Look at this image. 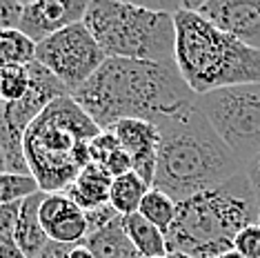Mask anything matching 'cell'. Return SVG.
<instances>
[{"instance_id":"d6a6232c","label":"cell","mask_w":260,"mask_h":258,"mask_svg":"<svg viewBox=\"0 0 260 258\" xmlns=\"http://www.w3.org/2000/svg\"><path fill=\"white\" fill-rule=\"evenodd\" d=\"M169 258H191V256H187V254H180V251H171Z\"/></svg>"},{"instance_id":"d6986e66","label":"cell","mask_w":260,"mask_h":258,"mask_svg":"<svg viewBox=\"0 0 260 258\" xmlns=\"http://www.w3.org/2000/svg\"><path fill=\"white\" fill-rule=\"evenodd\" d=\"M36 60V43L27 38L20 29L0 31V69L3 67H27Z\"/></svg>"},{"instance_id":"2e32d148","label":"cell","mask_w":260,"mask_h":258,"mask_svg":"<svg viewBox=\"0 0 260 258\" xmlns=\"http://www.w3.org/2000/svg\"><path fill=\"white\" fill-rule=\"evenodd\" d=\"M89 156H91L93 165L103 167L111 178H118V176L134 172L132 156L120 147L114 132H100L89 143Z\"/></svg>"},{"instance_id":"ac0fdd59","label":"cell","mask_w":260,"mask_h":258,"mask_svg":"<svg viewBox=\"0 0 260 258\" xmlns=\"http://www.w3.org/2000/svg\"><path fill=\"white\" fill-rule=\"evenodd\" d=\"M151 187L145 183L136 172H129L125 176H118L111 183V194H109V205L116 209L118 216H132L138 214L140 203L147 196Z\"/></svg>"},{"instance_id":"44dd1931","label":"cell","mask_w":260,"mask_h":258,"mask_svg":"<svg viewBox=\"0 0 260 258\" xmlns=\"http://www.w3.org/2000/svg\"><path fill=\"white\" fill-rule=\"evenodd\" d=\"M38 191H40V187L36 180H34V176L11 174V172L0 174V207H3V205L22 203Z\"/></svg>"},{"instance_id":"ffe728a7","label":"cell","mask_w":260,"mask_h":258,"mask_svg":"<svg viewBox=\"0 0 260 258\" xmlns=\"http://www.w3.org/2000/svg\"><path fill=\"white\" fill-rule=\"evenodd\" d=\"M176 212H178V203H176L174 198H169L167 194L153 189V187L147 191V196L143 198L140 209H138V214L143 216L145 220H149L151 225H156L158 230L165 232V234H167L169 227L174 225Z\"/></svg>"},{"instance_id":"9c48e42d","label":"cell","mask_w":260,"mask_h":258,"mask_svg":"<svg viewBox=\"0 0 260 258\" xmlns=\"http://www.w3.org/2000/svg\"><path fill=\"white\" fill-rule=\"evenodd\" d=\"M180 7L251 49H260V0H187Z\"/></svg>"},{"instance_id":"3957f363","label":"cell","mask_w":260,"mask_h":258,"mask_svg":"<svg viewBox=\"0 0 260 258\" xmlns=\"http://www.w3.org/2000/svg\"><path fill=\"white\" fill-rule=\"evenodd\" d=\"M103 132L72 96L56 98L22 138L29 174L45 194H62L91 163L89 143Z\"/></svg>"},{"instance_id":"f546056e","label":"cell","mask_w":260,"mask_h":258,"mask_svg":"<svg viewBox=\"0 0 260 258\" xmlns=\"http://www.w3.org/2000/svg\"><path fill=\"white\" fill-rule=\"evenodd\" d=\"M69 258H93V254L82 243H78L72 247V251H69Z\"/></svg>"},{"instance_id":"9a60e30c","label":"cell","mask_w":260,"mask_h":258,"mask_svg":"<svg viewBox=\"0 0 260 258\" xmlns=\"http://www.w3.org/2000/svg\"><path fill=\"white\" fill-rule=\"evenodd\" d=\"M122 227L127 232V238L132 247L143 258H162L169 256L167 249V236L156 225L145 220L140 214L122 216Z\"/></svg>"},{"instance_id":"d590c367","label":"cell","mask_w":260,"mask_h":258,"mask_svg":"<svg viewBox=\"0 0 260 258\" xmlns=\"http://www.w3.org/2000/svg\"><path fill=\"white\" fill-rule=\"evenodd\" d=\"M162 258H169V256H162Z\"/></svg>"},{"instance_id":"d4e9b609","label":"cell","mask_w":260,"mask_h":258,"mask_svg":"<svg viewBox=\"0 0 260 258\" xmlns=\"http://www.w3.org/2000/svg\"><path fill=\"white\" fill-rule=\"evenodd\" d=\"M25 3L18 0H0V31L3 29H18Z\"/></svg>"},{"instance_id":"8fae6325","label":"cell","mask_w":260,"mask_h":258,"mask_svg":"<svg viewBox=\"0 0 260 258\" xmlns=\"http://www.w3.org/2000/svg\"><path fill=\"white\" fill-rule=\"evenodd\" d=\"M109 132H114L120 147L132 156L134 172L151 187L153 176H156V163H158V143H160L158 127L147 120L129 118V120L116 122Z\"/></svg>"},{"instance_id":"1f68e13d","label":"cell","mask_w":260,"mask_h":258,"mask_svg":"<svg viewBox=\"0 0 260 258\" xmlns=\"http://www.w3.org/2000/svg\"><path fill=\"white\" fill-rule=\"evenodd\" d=\"M220 258H245V256H242L240 251H236V249H229V251H224Z\"/></svg>"},{"instance_id":"e575fe53","label":"cell","mask_w":260,"mask_h":258,"mask_svg":"<svg viewBox=\"0 0 260 258\" xmlns=\"http://www.w3.org/2000/svg\"><path fill=\"white\" fill-rule=\"evenodd\" d=\"M0 114H3V103H0Z\"/></svg>"},{"instance_id":"836d02e7","label":"cell","mask_w":260,"mask_h":258,"mask_svg":"<svg viewBox=\"0 0 260 258\" xmlns=\"http://www.w3.org/2000/svg\"><path fill=\"white\" fill-rule=\"evenodd\" d=\"M127 258H143V256H140V254H138V251H136V249H134V251H132V254H129V256H127Z\"/></svg>"},{"instance_id":"52a82bcc","label":"cell","mask_w":260,"mask_h":258,"mask_svg":"<svg viewBox=\"0 0 260 258\" xmlns=\"http://www.w3.org/2000/svg\"><path fill=\"white\" fill-rule=\"evenodd\" d=\"M105 60L107 56L85 22H76L36 45V62L60 80L69 96L78 91Z\"/></svg>"},{"instance_id":"4dcf8cb0","label":"cell","mask_w":260,"mask_h":258,"mask_svg":"<svg viewBox=\"0 0 260 258\" xmlns=\"http://www.w3.org/2000/svg\"><path fill=\"white\" fill-rule=\"evenodd\" d=\"M5 172H9V167H7V158H5V151L0 149V174H5Z\"/></svg>"},{"instance_id":"603a6c76","label":"cell","mask_w":260,"mask_h":258,"mask_svg":"<svg viewBox=\"0 0 260 258\" xmlns=\"http://www.w3.org/2000/svg\"><path fill=\"white\" fill-rule=\"evenodd\" d=\"M234 249L240 251L245 258H260V222L245 227L242 232L236 234Z\"/></svg>"},{"instance_id":"4316f807","label":"cell","mask_w":260,"mask_h":258,"mask_svg":"<svg viewBox=\"0 0 260 258\" xmlns=\"http://www.w3.org/2000/svg\"><path fill=\"white\" fill-rule=\"evenodd\" d=\"M242 172H245L247 180H249V185L253 189V196H256V201L260 205V154H256L251 160H247Z\"/></svg>"},{"instance_id":"4fadbf2b","label":"cell","mask_w":260,"mask_h":258,"mask_svg":"<svg viewBox=\"0 0 260 258\" xmlns=\"http://www.w3.org/2000/svg\"><path fill=\"white\" fill-rule=\"evenodd\" d=\"M111 183H114V178L103 167L89 163L62 194L72 198L82 212H91V209H98L103 205H109Z\"/></svg>"},{"instance_id":"5bb4252c","label":"cell","mask_w":260,"mask_h":258,"mask_svg":"<svg viewBox=\"0 0 260 258\" xmlns=\"http://www.w3.org/2000/svg\"><path fill=\"white\" fill-rule=\"evenodd\" d=\"M43 198H45V191H38L20 203L14 243L18 245V249L27 258H36L45 249V245L49 243V236L43 230V222H40V214H38Z\"/></svg>"},{"instance_id":"e0dca14e","label":"cell","mask_w":260,"mask_h":258,"mask_svg":"<svg viewBox=\"0 0 260 258\" xmlns=\"http://www.w3.org/2000/svg\"><path fill=\"white\" fill-rule=\"evenodd\" d=\"M82 245L91 251L93 258H127L134 251L125 227H122V216H118L103 230L89 234L82 240Z\"/></svg>"},{"instance_id":"8992f818","label":"cell","mask_w":260,"mask_h":258,"mask_svg":"<svg viewBox=\"0 0 260 258\" xmlns=\"http://www.w3.org/2000/svg\"><path fill=\"white\" fill-rule=\"evenodd\" d=\"M198 109L242 163L260 154V83L196 96Z\"/></svg>"},{"instance_id":"f1b7e54d","label":"cell","mask_w":260,"mask_h":258,"mask_svg":"<svg viewBox=\"0 0 260 258\" xmlns=\"http://www.w3.org/2000/svg\"><path fill=\"white\" fill-rule=\"evenodd\" d=\"M0 258H27V256L18 249L16 243H7V245H0Z\"/></svg>"},{"instance_id":"5b68a950","label":"cell","mask_w":260,"mask_h":258,"mask_svg":"<svg viewBox=\"0 0 260 258\" xmlns=\"http://www.w3.org/2000/svg\"><path fill=\"white\" fill-rule=\"evenodd\" d=\"M82 22L107 58L174 62V11L116 0H93Z\"/></svg>"},{"instance_id":"ba28073f","label":"cell","mask_w":260,"mask_h":258,"mask_svg":"<svg viewBox=\"0 0 260 258\" xmlns=\"http://www.w3.org/2000/svg\"><path fill=\"white\" fill-rule=\"evenodd\" d=\"M165 236L169 254L180 251L187 256L198 254L203 247L214 243H234V236L229 234L222 216L218 214L209 191L196 194L178 203L176 220Z\"/></svg>"},{"instance_id":"7a4b0ae2","label":"cell","mask_w":260,"mask_h":258,"mask_svg":"<svg viewBox=\"0 0 260 258\" xmlns=\"http://www.w3.org/2000/svg\"><path fill=\"white\" fill-rule=\"evenodd\" d=\"M156 127L160 143L151 187L176 203L227 183L245 167L214 132L196 101Z\"/></svg>"},{"instance_id":"7c38bea8","label":"cell","mask_w":260,"mask_h":258,"mask_svg":"<svg viewBox=\"0 0 260 258\" xmlns=\"http://www.w3.org/2000/svg\"><path fill=\"white\" fill-rule=\"evenodd\" d=\"M38 214L49 240L78 245L87 238V216L64 194H45Z\"/></svg>"},{"instance_id":"6da1fadb","label":"cell","mask_w":260,"mask_h":258,"mask_svg":"<svg viewBox=\"0 0 260 258\" xmlns=\"http://www.w3.org/2000/svg\"><path fill=\"white\" fill-rule=\"evenodd\" d=\"M72 98L103 132L129 118L158 125L196 101L174 62L127 58H107Z\"/></svg>"},{"instance_id":"83f0119b","label":"cell","mask_w":260,"mask_h":258,"mask_svg":"<svg viewBox=\"0 0 260 258\" xmlns=\"http://www.w3.org/2000/svg\"><path fill=\"white\" fill-rule=\"evenodd\" d=\"M74 245H62V243H56V240H49L45 245V249L40 251L36 258H69V251H72Z\"/></svg>"},{"instance_id":"277c9868","label":"cell","mask_w":260,"mask_h":258,"mask_svg":"<svg viewBox=\"0 0 260 258\" xmlns=\"http://www.w3.org/2000/svg\"><path fill=\"white\" fill-rule=\"evenodd\" d=\"M174 64L193 96L260 83V49H251L229 34L218 31L180 5L174 9Z\"/></svg>"},{"instance_id":"cb8c5ba5","label":"cell","mask_w":260,"mask_h":258,"mask_svg":"<svg viewBox=\"0 0 260 258\" xmlns=\"http://www.w3.org/2000/svg\"><path fill=\"white\" fill-rule=\"evenodd\" d=\"M18 212H20V203L3 205V207H0V245L14 243L16 222H18Z\"/></svg>"},{"instance_id":"7402d4cb","label":"cell","mask_w":260,"mask_h":258,"mask_svg":"<svg viewBox=\"0 0 260 258\" xmlns=\"http://www.w3.org/2000/svg\"><path fill=\"white\" fill-rule=\"evenodd\" d=\"M29 91V67H3L0 69V103L11 105L25 98Z\"/></svg>"},{"instance_id":"484cf974","label":"cell","mask_w":260,"mask_h":258,"mask_svg":"<svg viewBox=\"0 0 260 258\" xmlns=\"http://www.w3.org/2000/svg\"><path fill=\"white\" fill-rule=\"evenodd\" d=\"M87 216V236L98 230H103V227H107L109 222H114L118 218L116 209L111 207V205H103V207L98 209H91V212H85Z\"/></svg>"},{"instance_id":"30bf717a","label":"cell","mask_w":260,"mask_h":258,"mask_svg":"<svg viewBox=\"0 0 260 258\" xmlns=\"http://www.w3.org/2000/svg\"><path fill=\"white\" fill-rule=\"evenodd\" d=\"M89 3L85 0H36L25 3L18 29L34 43H43L62 29L82 22Z\"/></svg>"}]
</instances>
